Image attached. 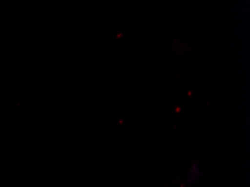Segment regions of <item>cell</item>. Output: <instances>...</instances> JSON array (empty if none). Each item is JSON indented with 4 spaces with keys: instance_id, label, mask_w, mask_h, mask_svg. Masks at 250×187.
<instances>
[]
</instances>
